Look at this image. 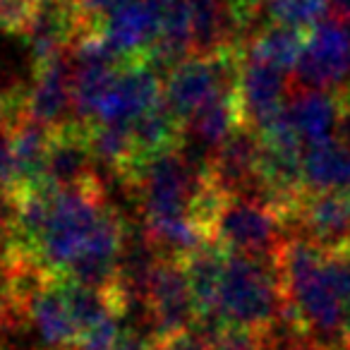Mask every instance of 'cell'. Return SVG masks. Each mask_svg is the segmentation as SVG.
<instances>
[{"label": "cell", "instance_id": "obj_1", "mask_svg": "<svg viewBox=\"0 0 350 350\" xmlns=\"http://www.w3.org/2000/svg\"><path fill=\"white\" fill-rule=\"evenodd\" d=\"M108 209L111 204L101 178L89 185L53 190L49 214L29 252V262L51 276L63 278L65 269L79 254Z\"/></svg>", "mask_w": 350, "mask_h": 350}, {"label": "cell", "instance_id": "obj_17", "mask_svg": "<svg viewBox=\"0 0 350 350\" xmlns=\"http://www.w3.org/2000/svg\"><path fill=\"white\" fill-rule=\"evenodd\" d=\"M132 139H135V161L159 151L173 149L183 144V120L161 98L154 108L132 122Z\"/></svg>", "mask_w": 350, "mask_h": 350}, {"label": "cell", "instance_id": "obj_11", "mask_svg": "<svg viewBox=\"0 0 350 350\" xmlns=\"http://www.w3.org/2000/svg\"><path fill=\"white\" fill-rule=\"evenodd\" d=\"M163 98V75L146 58L130 60L120 68L113 79L111 89L103 96L101 106L92 122H116V125H132L139 116ZM89 122V125H92Z\"/></svg>", "mask_w": 350, "mask_h": 350}, {"label": "cell", "instance_id": "obj_13", "mask_svg": "<svg viewBox=\"0 0 350 350\" xmlns=\"http://www.w3.org/2000/svg\"><path fill=\"white\" fill-rule=\"evenodd\" d=\"M94 180H98V163L89 144V125L72 120L51 132L44 168L46 185L65 190L89 185Z\"/></svg>", "mask_w": 350, "mask_h": 350}, {"label": "cell", "instance_id": "obj_4", "mask_svg": "<svg viewBox=\"0 0 350 350\" xmlns=\"http://www.w3.org/2000/svg\"><path fill=\"white\" fill-rule=\"evenodd\" d=\"M240 65L243 49L235 46L214 53H190L163 77V101L185 122L202 106L238 87Z\"/></svg>", "mask_w": 350, "mask_h": 350}, {"label": "cell", "instance_id": "obj_5", "mask_svg": "<svg viewBox=\"0 0 350 350\" xmlns=\"http://www.w3.org/2000/svg\"><path fill=\"white\" fill-rule=\"evenodd\" d=\"M142 307L146 312L149 338L154 340H165L197 329V302L180 257L159 259L146 283Z\"/></svg>", "mask_w": 350, "mask_h": 350}, {"label": "cell", "instance_id": "obj_8", "mask_svg": "<svg viewBox=\"0 0 350 350\" xmlns=\"http://www.w3.org/2000/svg\"><path fill=\"white\" fill-rule=\"evenodd\" d=\"M286 226L324 250L350 247V190H305L286 214Z\"/></svg>", "mask_w": 350, "mask_h": 350}, {"label": "cell", "instance_id": "obj_15", "mask_svg": "<svg viewBox=\"0 0 350 350\" xmlns=\"http://www.w3.org/2000/svg\"><path fill=\"white\" fill-rule=\"evenodd\" d=\"M302 185L305 190H350V142L334 137L312 144L302 154Z\"/></svg>", "mask_w": 350, "mask_h": 350}, {"label": "cell", "instance_id": "obj_10", "mask_svg": "<svg viewBox=\"0 0 350 350\" xmlns=\"http://www.w3.org/2000/svg\"><path fill=\"white\" fill-rule=\"evenodd\" d=\"M291 94V75L243 53V65H240L238 75V103L243 125L257 132L269 127L286 111Z\"/></svg>", "mask_w": 350, "mask_h": 350}, {"label": "cell", "instance_id": "obj_23", "mask_svg": "<svg viewBox=\"0 0 350 350\" xmlns=\"http://www.w3.org/2000/svg\"><path fill=\"white\" fill-rule=\"evenodd\" d=\"M331 10H336V15H343L350 10V0H331Z\"/></svg>", "mask_w": 350, "mask_h": 350}, {"label": "cell", "instance_id": "obj_14", "mask_svg": "<svg viewBox=\"0 0 350 350\" xmlns=\"http://www.w3.org/2000/svg\"><path fill=\"white\" fill-rule=\"evenodd\" d=\"M259 154L262 142L259 132L247 125H240L209 159L211 180L226 195L257 197L259 190Z\"/></svg>", "mask_w": 350, "mask_h": 350}, {"label": "cell", "instance_id": "obj_12", "mask_svg": "<svg viewBox=\"0 0 350 350\" xmlns=\"http://www.w3.org/2000/svg\"><path fill=\"white\" fill-rule=\"evenodd\" d=\"M350 116V89H293L283 118L307 146L340 135Z\"/></svg>", "mask_w": 350, "mask_h": 350}, {"label": "cell", "instance_id": "obj_19", "mask_svg": "<svg viewBox=\"0 0 350 350\" xmlns=\"http://www.w3.org/2000/svg\"><path fill=\"white\" fill-rule=\"evenodd\" d=\"M151 350H211V345H209V338H206L200 329H192V331H185V334H178L165 340L151 338Z\"/></svg>", "mask_w": 350, "mask_h": 350}, {"label": "cell", "instance_id": "obj_3", "mask_svg": "<svg viewBox=\"0 0 350 350\" xmlns=\"http://www.w3.org/2000/svg\"><path fill=\"white\" fill-rule=\"evenodd\" d=\"M288 226L283 214L269 202L250 195H228L211 226L209 240L226 250L250 257L276 259Z\"/></svg>", "mask_w": 350, "mask_h": 350}, {"label": "cell", "instance_id": "obj_18", "mask_svg": "<svg viewBox=\"0 0 350 350\" xmlns=\"http://www.w3.org/2000/svg\"><path fill=\"white\" fill-rule=\"evenodd\" d=\"M331 12V0H271L267 8V17L283 25L312 29L324 22Z\"/></svg>", "mask_w": 350, "mask_h": 350}, {"label": "cell", "instance_id": "obj_22", "mask_svg": "<svg viewBox=\"0 0 350 350\" xmlns=\"http://www.w3.org/2000/svg\"><path fill=\"white\" fill-rule=\"evenodd\" d=\"M116 350H151V338H144L137 331H122Z\"/></svg>", "mask_w": 350, "mask_h": 350}, {"label": "cell", "instance_id": "obj_20", "mask_svg": "<svg viewBox=\"0 0 350 350\" xmlns=\"http://www.w3.org/2000/svg\"><path fill=\"white\" fill-rule=\"evenodd\" d=\"M72 3H75V8H77L87 31L94 34V31L101 29V20L106 17V12L111 10L116 0H72Z\"/></svg>", "mask_w": 350, "mask_h": 350}, {"label": "cell", "instance_id": "obj_2", "mask_svg": "<svg viewBox=\"0 0 350 350\" xmlns=\"http://www.w3.org/2000/svg\"><path fill=\"white\" fill-rule=\"evenodd\" d=\"M216 314L221 326H240L259 334L278 324L286 314V295L276 259L228 252Z\"/></svg>", "mask_w": 350, "mask_h": 350}, {"label": "cell", "instance_id": "obj_16", "mask_svg": "<svg viewBox=\"0 0 350 350\" xmlns=\"http://www.w3.org/2000/svg\"><path fill=\"white\" fill-rule=\"evenodd\" d=\"M307 31L310 29L267 20L245 39L243 53L293 75V68H295L297 58H300L302 49H305Z\"/></svg>", "mask_w": 350, "mask_h": 350}, {"label": "cell", "instance_id": "obj_9", "mask_svg": "<svg viewBox=\"0 0 350 350\" xmlns=\"http://www.w3.org/2000/svg\"><path fill=\"white\" fill-rule=\"evenodd\" d=\"M163 8L165 0H116L98 34L122 63L146 58L161 34Z\"/></svg>", "mask_w": 350, "mask_h": 350}, {"label": "cell", "instance_id": "obj_21", "mask_svg": "<svg viewBox=\"0 0 350 350\" xmlns=\"http://www.w3.org/2000/svg\"><path fill=\"white\" fill-rule=\"evenodd\" d=\"M17 113H20V89L17 92L0 89V130H5Z\"/></svg>", "mask_w": 350, "mask_h": 350}, {"label": "cell", "instance_id": "obj_6", "mask_svg": "<svg viewBox=\"0 0 350 350\" xmlns=\"http://www.w3.org/2000/svg\"><path fill=\"white\" fill-rule=\"evenodd\" d=\"M350 77V34L338 17H326L307 31L293 68V89H343Z\"/></svg>", "mask_w": 350, "mask_h": 350}, {"label": "cell", "instance_id": "obj_7", "mask_svg": "<svg viewBox=\"0 0 350 350\" xmlns=\"http://www.w3.org/2000/svg\"><path fill=\"white\" fill-rule=\"evenodd\" d=\"M20 113L49 130H58L75 120L70 51L34 65L29 87L20 89Z\"/></svg>", "mask_w": 350, "mask_h": 350}]
</instances>
